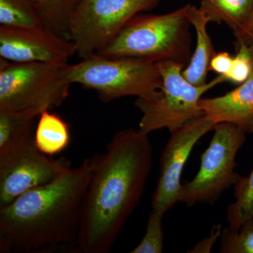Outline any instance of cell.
<instances>
[{
	"instance_id": "1",
	"label": "cell",
	"mask_w": 253,
	"mask_h": 253,
	"mask_svg": "<svg viewBox=\"0 0 253 253\" xmlns=\"http://www.w3.org/2000/svg\"><path fill=\"white\" fill-rule=\"evenodd\" d=\"M153 164L149 134L140 129L116 133L96 165L86 191L78 249L107 253L144 194Z\"/></svg>"
},
{
	"instance_id": "2",
	"label": "cell",
	"mask_w": 253,
	"mask_h": 253,
	"mask_svg": "<svg viewBox=\"0 0 253 253\" xmlns=\"http://www.w3.org/2000/svg\"><path fill=\"white\" fill-rule=\"evenodd\" d=\"M96 156L68 167L54 180L0 208V253L78 248L86 191Z\"/></svg>"
},
{
	"instance_id": "3",
	"label": "cell",
	"mask_w": 253,
	"mask_h": 253,
	"mask_svg": "<svg viewBox=\"0 0 253 253\" xmlns=\"http://www.w3.org/2000/svg\"><path fill=\"white\" fill-rule=\"evenodd\" d=\"M188 4L167 14H139L125 25L101 56L131 58L154 63L172 61L186 66L191 51Z\"/></svg>"
},
{
	"instance_id": "4",
	"label": "cell",
	"mask_w": 253,
	"mask_h": 253,
	"mask_svg": "<svg viewBox=\"0 0 253 253\" xmlns=\"http://www.w3.org/2000/svg\"><path fill=\"white\" fill-rule=\"evenodd\" d=\"M69 65L11 62L0 58V111L35 119L61 106L73 84Z\"/></svg>"
},
{
	"instance_id": "5",
	"label": "cell",
	"mask_w": 253,
	"mask_h": 253,
	"mask_svg": "<svg viewBox=\"0 0 253 253\" xmlns=\"http://www.w3.org/2000/svg\"><path fill=\"white\" fill-rule=\"evenodd\" d=\"M69 78L72 84L96 91L104 102L126 96L151 101L163 93L157 65L131 58L94 54L69 65Z\"/></svg>"
},
{
	"instance_id": "6",
	"label": "cell",
	"mask_w": 253,
	"mask_h": 253,
	"mask_svg": "<svg viewBox=\"0 0 253 253\" xmlns=\"http://www.w3.org/2000/svg\"><path fill=\"white\" fill-rule=\"evenodd\" d=\"M156 64L162 77V95L151 101L137 99L134 104L142 114L139 129L148 134L162 129L172 133L205 116L200 106L203 95L226 82L224 76L219 75L204 85L196 86L183 76L184 65L172 61Z\"/></svg>"
},
{
	"instance_id": "7",
	"label": "cell",
	"mask_w": 253,
	"mask_h": 253,
	"mask_svg": "<svg viewBox=\"0 0 253 253\" xmlns=\"http://www.w3.org/2000/svg\"><path fill=\"white\" fill-rule=\"evenodd\" d=\"M212 131V140L201 156L199 172L192 180L181 186L179 202L189 207L213 204L241 177L235 170L236 159L246 143V133L229 123L215 125Z\"/></svg>"
},
{
	"instance_id": "8",
	"label": "cell",
	"mask_w": 253,
	"mask_h": 253,
	"mask_svg": "<svg viewBox=\"0 0 253 253\" xmlns=\"http://www.w3.org/2000/svg\"><path fill=\"white\" fill-rule=\"evenodd\" d=\"M161 0H79L70 21L68 38L82 59L112 42L131 18L154 9Z\"/></svg>"
},
{
	"instance_id": "9",
	"label": "cell",
	"mask_w": 253,
	"mask_h": 253,
	"mask_svg": "<svg viewBox=\"0 0 253 253\" xmlns=\"http://www.w3.org/2000/svg\"><path fill=\"white\" fill-rule=\"evenodd\" d=\"M69 163L54 160L37 148L34 136L0 154V208L30 190L54 180Z\"/></svg>"
},
{
	"instance_id": "10",
	"label": "cell",
	"mask_w": 253,
	"mask_h": 253,
	"mask_svg": "<svg viewBox=\"0 0 253 253\" xmlns=\"http://www.w3.org/2000/svg\"><path fill=\"white\" fill-rule=\"evenodd\" d=\"M215 123L206 116L188 123L170 133L160 160L158 184L152 198V210L165 214L179 202L181 176L188 158L198 141Z\"/></svg>"
},
{
	"instance_id": "11",
	"label": "cell",
	"mask_w": 253,
	"mask_h": 253,
	"mask_svg": "<svg viewBox=\"0 0 253 253\" xmlns=\"http://www.w3.org/2000/svg\"><path fill=\"white\" fill-rule=\"evenodd\" d=\"M75 44L44 26H0V58L11 62L66 63Z\"/></svg>"
},
{
	"instance_id": "12",
	"label": "cell",
	"mask_w": 253,
	"mask_h": 253,
	"mask_svg": "<svg viewBox=\"0 0 253 253\" xmlns=\"http://www.w3.org/2000/svg\"><path fill=\"white\" fill-rule=\"evenodd\" d=\"M200 106L215 125L233 123L246 133L253 132V76L222 96L202 98Z\"/></svg>"
},
{
	"instance_id": "13",
	"label": "cell",
	"mask_w": 253,
	"mask_h": 253,
	"mask_svg": "<svg viewBox=\"0 0 253 253\" xmlns=\"http://www.w3.org/2000/svg\"><path fill=\"white\" fill-rule=\"evenodd\" d=\"M186 16L196 33V44L191 59L183 69V76L196 86L207 83L210 63L216 54L212 40L208 31L209 20L199 7L188 4Z\"/></svg>"
},
{
	"instance_id": "14",
	"label": "cell",
	"mask_w": 253,
	"mask_h": 253,
	"mask_svg": "<svg viewBox=\"0 0 253 253\" xmlns=\"http://www.w3.org/2000/svg\"><path fill=\"white\" fill-rule=\"evenodd\" d=\"M34 138L37 148L51 157L63 152L71 142L70 126L59 115L43 111L39 116Z\"/></svg>"
},
{
	"instance_id": "15",
	"label": "cell",
	"mask_w": 253,
	"mask_h": 253,
	"mask_svg": "<svg viewBox=\"0 0 253 253\" xmlns=\"http://www.w3.org/2000/svg\"><path fill=\"white\" fill-rule=\"evenodd\" d=\"M199 8L210 23H224L235 34L251 16L253 0H201Z\"/></svg>"
},
{
	"instance_id": "16",
	"label": "cell",
	"mask_w": 253,
	"mask_h": 253,
	"mask_svg": "<svg viewBox=\"0 0 253 253\" xmlns=\"http://www.w3.org/2000/svg\"><path fill=\"white\" fill-rule=\"evenodd\" d=\"M43 26L59 36L68 38L70 21L79 0H28Z\"/></svg>"
},
{
	"instance_id": "17",
	"label": "cell",
	"mask_w": 253,
	"mask_h": 253,
	"mask_svg": "<svg viewBox=\"0 0 253 253\" xmlns=\"http://www.w3.org/2000/svg\"><path fill=\"white\" fill-rule=\"evenodd\" d=\"M234 187L235 201L228 206L226 220L229 229L237 231L245 224H253V168L249 176H241Z\"/></svg>"
},
{
	"instance_id": "18",
	"label": "cell",
	"mask_w": 253,
	"mask_h": 253,
	"mask_svg": "<svg viewBox=\"0 0 253 253\" xmlns=\"http://www.w3.org/2000/svg\"><path fill=\"white\" fill-rule=\"evenodd\" d=\"M34 119L0 111V154L6 152L34 136Z\"/></svg>"
},
{
	"instance_id": "19",
	"label": "cell",
	"mask_w": 253,
	"mask_h": 253,
	"mask_svg": "<svg viewBox=\"0 0 253 253\" xmlns=\"http://www.w3.org/2000/svg\"><path fill=\"white\" fill-rule=\"evenodd\" d=\"M0 26L31 28L44 26L28 0H0Z\"/></svg>"
},
{
	"instance_id": "20",
	"label": "cell",
	"mask_w": 253,
	"mask_h": 253,
	"mask_svg": "<svg viewBox=\"0 0 253 253\" xmlns=\"http://www.w3.org/2000/svg\"><path fill=\"white\" fill-rule=\"evenodd\" d=\"M162 213L153 211L150 213L146 233L141 242L131 253H162L164 248V232Z\"/></svg>"
},
{
	"instance_id": "21",
	"label": "cell",
	"mask_w": 253,
	"mask_h": 253,
	"mask_svg": "<svg viewBox=\"0 0 253 253\" xmlns=\"http://www.w3.org/2000/svg\"><path fill=\"white\" fill-rule=\"evenodd\" d=\"M219 251L221 253H253V224H245L237 231L223 229Z\"/></svg>"
},
{
	"instance_id": "22",
	"label": "cell",
	"mask_w": 253,
	"mask_h": 253,
	"mask_svg": "<svg viewBox=\"0 0 253 253\" xmlns=\"http://www.w3.org/2000/svg\"><path fill=\"white\" fill-rule=\"evenodd\" d=\"M237 52L233 57L229 72L224 76L226 81L241 84L253 76V42L236 43Z\"/></svg>"
},
{
	"instance_id": "23",
	"label": "cell",
	"mask_w": 253,
	"mask_h": 253,
	"mask_svg": "<svg viewBox=\"0 0 253 253\" xmlns=\"http://www.w3.org/2000/svg\"><path fill=\"white\" fill-rule=\"evenodd\" d=\"M232 61V56L226 51L216 53L210 63L209 71L225 76L230 70Z\"/></svg>"
},
{
	"instance_id": "24",
	"label": "cell",
	"mask_w": 253,
	"mask_h": 253,
	"mask_svg": "<svg viewBox=\"0 0 253 253\" xmlns=\"http://www.w3.org/2000/svg\"><path fill=\"white\" fill-rule=\"evenodd\" d=\"M222 230L223 228L221 227V224L213 226L211 234L203 241H200L199 244H196L194 249L189 253H211L214 244L217 242L218 239H220Z\"/></svg>"
},
{
	"instance_id": "25",
	"label": "cell",
	"mask_w": 253,
	"mask_h": 253,
	"mask_svg": "<svg viewBox=\"0 0 253 253\" xmlns=\"http://www.w3.org/2000/svg\"><path fill=\"white\" fill-rule=\"evenodd\" d=\"M234 35L236 38V43L244 42L246 44H251L253 42V9L244 26Z\"/></svg>"
}]
</instances>
